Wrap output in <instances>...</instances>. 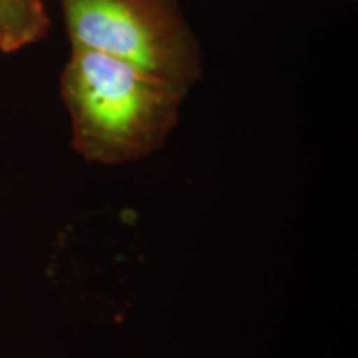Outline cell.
I'll list each match as a JSON object with an SVG mask.
<instances>
[{
	"mask_svg": "<svg viewBox=\"0 0 358 358\" xmlns=\"http://www.w3.org/2000/svg\"><path fill=\"white\" fill-rule=\"evenodd\" d=\"M52 19L43 0H0V52L17 53L47 38Z\"/></svg>",
	"mask_w": 358,
	"mask_h": 358,
	"instance_id": "cell-3",
	"label": "cell"
},
{
	"mask_svg": "<svg viewBox=\"0 0 358 358\" xmlns=\"http://www.w3.org/2000/svg\"><path fill=\"white\" fill-rule=\"evenodd\" d=\"M60 95L75 153L92 164L123 166L166 145L187 93L113 57L70 48Z\"/></svg>",
	"mask_w": 358,
	"mask_h": 358,
	"instance_id": "cell-1",
	"label": "cell"
},
{
	"mask_svg": "<svg viewBox=\"0 0 358 358\" xmlns=\"http://www.w3.org/2000/svg\"><path fill=\"white\" fill-rule=\"evenodd\" d=\"M70 48L113 57L189 93L204 75L198 35L178 0H62Z\"/></svg>",
	"mask_w": 358,
	"mask_h": 358,
	"instance_id": "cell-2",
	"label": "cell"
}]
</instances>
